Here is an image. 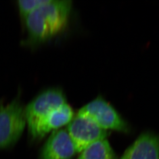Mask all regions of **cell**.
Listing matches in <instances>:
<instances>
[{
    "label": "cell",
    "instance_id": "6da1fadb",
    "mask_svg": "<svg viewBox=\"0 0 159 159\" xmlns=\"http://www.w3.org/2000/svg\"><path fill=\"white\" fill-rule=\"evenodd\" d=\"M71 8V1L48 0L30 13L24 18L29 43L39 44L61 33L67 25Z\"/></svg>",
    "mask_w": 159,
    "mask_h": 159
},
{
    "label": "cell",
    "instance_id": "7a4b0ae2",
    "mask_svg": "<svg viewBox=\"0 0 159 159\" xmlns=\"http://www.w3.org/2000/svg\"><path fill=\"white\" fill-rule=\"evenodd\" d=\"M24 108L17 98L0 108V149L14 144L22 135L27 124Z\"/></svg>",
    "mask_w": 159,
    "mask_h": 159
},
{
    "label": "cell",
    "instance_id": "3957f363",
    "mask_svg": "<svg viewBox=\"0 0 159 159\" xmlns=\"http://www.w3.org/2000/svg\"><path fill=\"white\" fill-rule=\"evenodd\" d=\"M66 102L63 91L51 89L43 91L28 104L24 108L25 116L31 136L36 139L39 125L50 111Z\"/></svg>",
    "mask_w": 159,
    "mask_h": 159
},
{
    "label": "cell",
    "instance_id": "277c9868",
    "mask_svg": "<svg viewBox=\"0 0 159 159\" xmlns=\"http://www.w3.org/2000/svg\"><path fill=\"white\" fill-rule=\"evenodd\" d=\"M78 115L94 121L102 129L126 133L128 125L113 107L102 97H97L80 109Z\"/></svg>",
    "mask_w": 159,
    "mask_h": 159
},
{
    "label": "cell",
    "instance_id": "5b68a950",
    "mask_svg": "<svg viewBox=\"0 0 159 159\" xmlns=\"http://www.w3.org/2000/svg\"><path fill=\"white\" fill-rule=\"evenodd\" d=\"M77 153H81L93 143L106 139L108 133L94 121L85 117L77 115L66 129Z\"/></svg>",
    "mask_w": 159,
    "mask_h": 159
},
{
    "label": "cell",
    "instance_id": "8992f818",
    "mask_svg": "<svg viewBox=\"0 0 159 159\" xmlns=\"http://www.w3.org/2000/svg\"><path fill=\"white\" fill-rule=\"evenodd\" d=\"M76 150L66 129L53 131L41 152V159H70Z\"/></svg>",
    "mask_w": 159,
    "mask_h": 159
},
{
    "label": "cell",
    "instance_id": "52a82bcc",
    "mask_svg": "<svg viewBox=\"0 0 159 159\" xmlns=\"http://www.w3.org/2000/svg\"><path fill=\"white\" fill-rule=\"evenodd\" d=\"M120 159H159V136L152 132L143 133Z\"/></svg>",
    "mask_w": 159,
    "mask_h": 159
},
{
    "label": "cell",
    "instance_id": "ba28073f",
    "mask_svg": "<svg viewBox=\"0 0 159 159\" xmlns=\"http://www.w3.org/2000/svg\"><path fill=\"white\" fill-rule=\"evenodd\" d=\"M74 111L67 102L52 109L38 127L36 139H41L51 131L68 125L73 119Z\"/></svg>",
    "mask_w": 159,
    "mask_h": 159
},
{
    "label": "cell",
    "instance_id": "9c48e42d",
    "mask_svg": "<svg viewBox=\"0 0 159 159\" xmlns=\"http://www.w3.org/2000/svg\"><path fill=\"white\" fill-rule=\"evenodd\" d=\"M77 159H117V157L106 139L89 146Z\"/></svg>",
    "mask_w": 159,
    "mask_h": 159
},
{
    "label": "cell",
    "instance_id": "30bf717a",
    "mask_svg": "<svg viewBox=\"0 0 159 159\" xmlns=\"http://www.w3.org/2000/svg\"><path fill=\"white\" fill-rule=\"evenodd\" d=\"M48 0H19L17 2L18 10L21 17L25 18L32 12L46 4Z\"/></svg>",
    "mask_w": 159,
    "mask_h": 159
}]
</instances>
